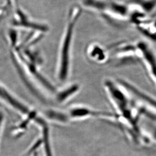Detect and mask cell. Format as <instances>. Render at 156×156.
<instances>
[{"mask_svg": "<svg viewBox=\"0 0 156 156\" xmlns=\"http://www.w3.org/2000/svg\"><path fill=\"white\" fill-rule=\"evenodd\" d=\"M81 6L114 25L129 19L130 16L129 6L117 0H82Z\"/></svg>", "mask_w": 156, "mask_h": 156, "instance_id": "1", "label": "cell"}, {"mask_svg": "<svg viewBox=\"0 0 156 156\" xmlns=\"http://www.w3.org/2000/svg\"><path fill=\"white\" fill-rule=\"evenodd\" d=\"M78 88L77 86H74L71 87V88L68 89V90H66L65 91L62 92L59 94L58 97V99L60 101H64L69 95H71V94H73L76 91Z\"/></svg>", "mask_w": 156, "mask_h": 156, "instance_id": "6", "label": "cell"}, {"mask_svg": "<svg viewBox=\"0 0 156 156\" xmlns=\"http://www.w3.org/2000/svg\"><path fill=\"white\" fill-rule=\"evenodd\" d=\"M89 50L90 55L98 60H102L105 57V51L99 45L93 44L92 45L91 49L89 48Z\"/></svg>", "mask_w": 156, "mask_h": 156, "instance_id": "5", "label": "cell"}, {"mask_svg": "<svg viewBox=\"0 0 156 156\" xmlns=\"http://www.w3.org/2000/svg\"><path fill=\"white\" fill-rule=\"evenodd\" d=\"M17 16L14 24L17 27L30 30L32 33L31 36L27 40L29 46L37 42L34 34L40 40L49 31V27L46 23L33 19L20 8L17 9Z\"/></svg>", "mask_w": 156, "mask_h": 156, "instance_id": "3", "label": "cell"}, {"mask_svg": "<svg viewBox=\"0 0 156 156\" xmlns=\"http://www.w3.org/2000/svg\"><path fill=\"white\" fill-rule=\"evenodd\" d=\"M70 115L73 118L83 117L88 116H105L108 117H113L114 115L111 113H101L97 112L92 111L91 110H88L85 108H74L70 112Z\"/></svg>", "mask_w": 156, "mask_h": 156, "instance_id": "4", "label": "cell"}, {"mask_svg": "<svg viewBox=\"0 0 156 156\" xmlns=\"http://www.w3.org/2000/svg\"><path fill=\"white\" fill-rule=\"evenodd\" d=\"M82 12V8L77 4L71 6L69 11L66 24L62 33L60 46L59 77L61 81L65 80L68 76L71 47L76 25Z\"/></svg>", "mask_w": 156, "mask_h": 156, "instance_id": "2", "label": "cell"}]
</instances>
